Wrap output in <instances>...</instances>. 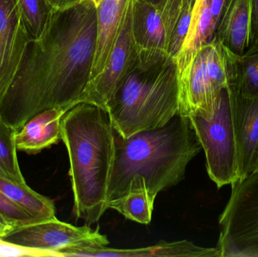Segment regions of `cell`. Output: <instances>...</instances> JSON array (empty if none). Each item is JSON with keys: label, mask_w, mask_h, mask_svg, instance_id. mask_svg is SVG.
<instances>
[{"label": "cell", "mask_w": 258, "mask_h": 257, "mask_svg": "<svg viewBox=\"0 0 258 257\" xmlns=\"http://www.w3.org/2000/svg\"><path fill=\"white\" fill-rule=\"evenodd\" d=\"M97 42L92 0L54 10L39 40L30 42L0 104V119L16 131L45 110H71L90 80Z\"/></svg>", "instance_id": "6da1fadb"}, {"label": "cell", "mask_w": 258, "mask_h": 257, "mask_svg": "<svg viewBox=\"0 0 258 257\" xmlns=\"http://www.w3.org/2000/svg\"><path fill=\"white\" fill-rule=\"evenodd\" d=\"M116 152L109 202L144 187L157 196L183 181L186 167L202 149L188 116L177 115L166 125L123 138L115 132Z\"/></svg>", "instance_id": "7a4b0ae2"}, {"label": "cell", "mask_w": 258, "mask_h": 257, "mask_svg": "<svg viewBox=\"0 0 258 257\" xmlns=\"http://www.w3.org/2000/svg\"><path fill=\"white\" fill-rule=\"evenodd\" d=\"M60 134L69 156L74 214L92 226L109 209V184L116 152L114 129L107 112L81 103L63 116Z\"/></svg>", "instance_id": "3957f363"}, {"label": "cell", "mask_w": 258, "mask_h": 257, "mask_svg": "<svg viewBox=\"0 0 258 257\" xmlns=\"http://www.w3.org/2000/svg\"><path fill=\"white\" fill-rule=\"evenodd\" d=\"M107 114L123 138L166 125L179 115L178 72L172 57L142 68L125 78L110 100Z\"/></svg>", "instance_id": "277c9868"}, {"label": "cell", "mask_w": 258, "mask_h": 257, "mask_svg": "<svg viewBox=\"0 0 258 257\" xmlns=\"http://www.w3.org/2000/svg\"><path fill=\"white\" fill-rule=\"evenodd\" d=\"M206 155V170L218 189L239 181L236 90L229 84L220 94L212 114L189 116Z\"/></svg>", "instance_id": "5b68a950"}, {"label": "cell", "mask_w": 258, "mask_h": 257, "mask_svg": "<svg viewBox=\"0 0 258 257\" xmlns=\"http://www.w3.org/2000/svg\"><path fill=\"white\" fill-rule=\"evenodd\" d=\"M230 79L231 53L213 37L178 74L179 115L212 114Z\"/></svg>", "instance_id": "8992f818"}, {"label": "cell", "mask_w": 258, "mask_h": 257, "mask_svg": "<svg viewBox=\"0 0 258 257\" xmlns=\"http://www.w3.org/2000/svg\"><path fill=\"white\" fill-rule=\"evenodd\" d=\"M219 217L220 257H258V172L232 184Z\"/></svg>", "instance_id": "52a82bcc"}, {"label": "cell", "mask_w": 258, "mask_h": 257, "mask_svg": "<svg viewBox=\"0 0 258 257\" xmlns=\"http://www.w3.org/2000/svg\"><path fill=\"white\" fill-rule=\"evenodd\" d=\"M0 241L25 248L45 252L48 256H59L66 249L107 247V235L85 225L82 227L63 223L57 218L15 226L0 236Z\"/></svg>", "instance_id": "ba28073f"}, {"label": "cell", "mask_w": 258, "mask_h": 257, "mask_svg": "<svg viewBox=\"0 0 258 257\" xmlns=\"http://www.w3.org/2000/svg\"><path fill=\"white\" fill-rule=\"evenodd\" d=\"M131 0L116 45L102 72L89 80L80 104H92L107 111L109 103L119 86L138 66V57L132 36Z\"/></svg>", "instance_id": "9c48e42d"}, {"label": "cell", "mask_w": 258, "mask_h": 257, "mask_svg": "<svg viewBox=\"0 0 258 257\" xmlns=\"http://www.w3.org/2000/svg\"><path fill=\"white\" fill-rule=\"evenodd\" d=\"M30 42L16 0H0V104L19 70Z\"/></svg>", "instance_id": "30bf717a"}, {"label": "cell", "mask_w": 258, "mask_h": 257, "mask_svg": "<svg viewBox=\"0 0 258 257\" xmlns=\"http://www.w3.org/2000/svg\"><path fill=\"white\" fill-rule=\"evenodd\" d=\"M132 27L140 67H148L169 56L162 18L154 6L133 0Z\"/></svg>", "instance_id": "8fae6325"}, {"label": "cell", "mask_w": 258, "mask_h": 257, "mask_svg": "<svg viewBox=\"0 0 258 257\" xmlns=\"http://www.w3.org/2000/svg\"><path fill=\"white\" fill-rule=\"evenodd\" d=\"M131 0H102L97 7V42L90 80L107 64L119 37Z\"/></svg>", "instance_id": "7c38bea8"}, {"label": "cell", "mask_w": 258, "mask_h": 257, "mask_svg": "<svg viewBox=\"0 0 258 257\" xmlns=\"http://www.w3.org/2000/svg\"><path fill=\"white\" fill-rule=\"evenodd\" d=\"M251 13V0H227L217 24L213 37L236 55L249 47Z\"/></svg>", "instance_id": "4fadbf2b"}, {"label": "cell", "mask_w": 258, "mask_h": 257, "mask_svg": "<svg viewBox=\"0 0 258 257\" xmlns=\"http://www.w3.org/2000/svg\"><path fill=\"white\" fill-rule=\"evenodd\" d=\"M66 108L44 110L33 116L16 131L17 150L36 154L61 140L60 123L68 111Z\"/></svg>", "instance_id": "5bb4252c"}, {"label": "cell", "mask_w": 258, "mask_h": 257, "mask_svg": "<svg viewBox=\"0 0 258 257\" xmlns=\"http://www.w3.org/2000/svg\"><path fill=\"white\" fill-rule=\"evenodd\" d=\"M236 97L240 181L251 173L258 153V98L243 96L236 90Z\"/></svg>", "instance_id": "9a60e30c"}, {"label": "cell", "mask_w": 258, "mask_h": 257, "mask_svg": "<svg viewBox=\"0 0 258 257\" xmlns=\"http://www.w3.org/2000/svg\"><path fill=\"white\" fill-rule=\"evenodd\" d=\"M85 255L92 257H220L216 247H200L187 240L162 241L150 247L135 249L96 247L86 250Z\"/></svg>", "instance_id": "2e32d148"}, {"label": "cell", "mask_w": 258, "mask_h": 257, "mask_svg": "<svg viewBox=\"0 0 258 257\" xmlns=\"http://www.w3.org/2000/svg\"><path fill=\"white\" fill-rule=\"evenodd\" d=\"M216 27L211 9V0H195L187 35L174 60L178 74L190 63L199 49L212 40Z\"/></svg>", "instance_id": "e0dca14e"}, {"label": "cell", "mask_w": 258, "mask_h": 257, "mask_svg": "<svg viewBox=\"0 0 258 257\" xmlns=\"http://www.w3.org/2000/svg\"><path fill=\"white\" fill-rule=\"evenodd\" d=\"M0 192L41 221L57 218L52 201L36 193L27 184L0 176Z\"/></svg>", "instance_id": "ac0fdd59"}, {"label": "cell", "mask_w": 258, "mask_h": 257, "mask_svg": "<svg viewBox=\"0 0 258 257\" xmlns=\"http://www.w3.org/2000/svg\"><path fill=\"white\" fill-rule=\"evenodd\" d=\"M229 84L243 96L258 98V45L249 47L240 56L231 53V79Z\"/></svg>", "instance_id": "d6986e66"}, {"label": "cell", "mask_w": 258, "mask_h": 257, "mask_svg": "<svg viewBox=\"0 0 258 257\" xmlns=\"http://www.w3.org/2000/svg\"><path fill=\"white\" fill-rule=\"evenodd\" d=\"M156 198L144 187L134 189L110 200L108 208L118 211L128 220L147 225L151 222Z\"/></svg>", "instance_id": "ffe728a7"}, {"label": "cell", "mask_w": 258, "mask_h": 257, "mask_svg": "<svg viewBox=\"0 0 258 257\" xmlns=\"http://www.w3.org/2000/svg\"><path fill=\"white\" fill-rule=\"evenodd\" d=\"M30 42L39 40L46 31L54 9L45 0H16Z\"/></svg>", "instance_id": "44dd1931"}, {"label": "cell", "mask_w": 258, "mask_h": 257, "mask_svg": "<svg viewBox=\"0 0 258 257\" xmlns=\"http://www.w3.org/2000/svg\"><path fill=\"white\" fill-rule=\"evenodd\" d=\"M15 135L16 130L0 119V167L9 179L27 184L18 164Z\"/></svg>", "instance_id": "7402d4cb"}, {"label": "cell", "mask_w": 258, "mask_h": 257, "mask_svg": "<svg viewBox=\"0 0 258 257\" xmlns=\"http://www.w3.org/2000/svg\"><path fill=\"white\" fill-rule=\"evenodd\" d=\"M157 9L162 18L166 34L167 46L169 45L173 30L181 13L184 0H143Z\"/></svg>", "instance_id": "603a6c76"}, {"label": "cell", "mask_w": 258, "mask_h": 257, "mask_svg": "<svg viewBox=\"0 0 258 257\" xmlns=\"http://www.w3.org/2000/svg\"><path fill=\"white\" fill-rule=\"evenodd\" d=\"M192 7H194V3L185 0L181 13L173 30L169 45H168V54L174 60H175L176 57L178 55L187 35L189 24H190Z\"/></svg>", "instance_id": "cb8c5ba5"}, {"label": "cell", "mask_w": 258, "mask_h": 257, "mask_svg": "<svg viewBox=\"0 0 258 257\" xmlns=\"http://www.w3.org/2000/svg\"><path fill=\"white\" fill-rule=\"evenodd\" d=\"M0 215L9 226H23L40 222L32 216L24 208L11 200L0 192Z\"/></svg>", "instance_id": "d4e9b609"}, {"label": "cell", "mask_w": 258, "mask_h": 257, "mask_svg": "<svg viewBox=\"0 0 258 257\" xmlns=\"http://www.w3.org/2000/svg\"><path fill=\"white\" fill-rule=\"evenodd\" d=\"M257 45H258V0H251L249 47L257 46Z\"/></svg>", "instance_id": "484cf974"}, {"label": "cell", "mask_w": 258, "mask_h": 257, "mask_svg": "<svg viewBox=\"0 0 258 257\" xmlns=\"http://www.w3.org/2000/svg\"><path fill=\"white\" fill-rule=\"evenodd\" d=\"M54 10L68 9L81 3L83 0H45Z\"/></svg>", "instance_id": "4316f807"}, {"label": "cell", "mask_w": 258, "mask_h": 257, "mask_svg": "<svg viewBox=\"0 0 258 257\" xmlns=\"http://www.w3.org/2000/svg\"><path fill=\"white\" fill-rule=\"evenodd\" d=\"M12 228V226H7V225L0 222V236H2L3 234L6 233L7 231H9Z\"/></svg>", "instance_id": "83f0119b"}, {"label": "cell", "mask_w": 258, "mask_h": 257, "mask_svg": "<svg viewBox=\"0 0 258 257\" xmlns=\"http://www.w3.org/2000/svg\"><path fill=\"white\" fill-rule=\"evenodd\" d=\"M251 172H258V153L257 157H256L255 161H254V164H253L252 170H251Z\"/></svg>", "instance_id": "f1b7e54d"}, {"label": "cell", "mask_w": 258, "mask_h": 257, "mask_svg": "<svg viewBox=\"0 0 258 257\" xmlns=\"http://www.w3.org/2000/svg\"><path fill=\"white\" fill-rule=\"evenodd\" d=\"M93 1V3H95V6H96V7H98V5L100 4V3L102 2V0H92Z\"/></svg>", "instance_id": "f546056e"}, {"label": "cell", "mask_w": 258, "mask_h": 257, "mask_svg": "<svg viewBox=\"0 0 258 257\" xmlns=\"http://www.w3.org/2000/svg\"><path fill=\"white\" fill-rule=\"evenodd\" d=\"M0 222H1V223H4V224L7 225V226H9V225L7 223H6V220H5L3 218V217H2L1 215H0Z\"/></svg>", "instance_id": "4dcf8cb0"}, {"label": "cell", "mask_w": 258, "mask_h": 257, "mask_svg": "<svg viewBox=\"0 0 258 257\" xmlns=\"http://www.w3.org/2000/svg\"><path fill=\"white\" fill-rule=\"evenodd\" d=\"M0 176L5 177V178H7L6 177V174L4 173L3 170H2L1 167H0Z\"/></svg>", "instance_id": "1f68e13d"}, {"label": "cell", "mask_w": 258, "mask_h": 257, "mask_svg": "<svg viewBox=\"0 0 258 257\" xmlns=\"http://www.w3.org/2000/svg\"><path fill=\"white\" fill-rule=\"evenodd\" d=\"M188 1L191 2V3H194V1H195V0H188Z\"/></svg>", "instance_id": "d6a6232c"}]
</instances>
